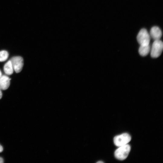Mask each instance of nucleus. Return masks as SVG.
I'll return each instance as SVG.
<instances>
[{
    "mask_svg": "<svg viewBox=\"0 0 163 163\" xmlns=\"http://www.w3.org/2000/svg\"><path fill=\"white\" fill-rule=\"evenodd\" d=\"M131 147L128 144L120 146L114 152V155L117 159L123 160L125 159L128 155Z\"/></svg>",
    "mask_w": 163,
    "mask_h": 163,
    "instance_id": "f257e3e1",
    "label": "nucleus"
},
{
    "mask_svg": "<svg viewBox=\"0 0 163 163\" xmlns=\"http://www.w3.org/2000/svg\"><path fill=\"white\" fill-rule=\"evenodd\" d=\"M13 67L10 60L8 61L4 65V70L6 74L11 75L13 73Z\"/></svg>",
    "mask_w": 163,
    "mask_h": 163,
    "instance_id": "1a4fd4ad",
    "label": "nucleus"
},
{
    "mask_svg": "<svg viewBox=\"0 0 163 163\" xmlns=\"http://www.w3.org/2000/svg\"><path fill=\"white\" fill-rule=\"evenodd\" d=\"M131 140V137L129 134L124 133L114 137L113 142L116 146L120 147L127 144Z\"/></svg>",
    "mask_w": 163,
    "mask_h": 163,
    "instance_id": "20e7f679",
    "label": "nucleus"
},
{
    "mask_svg": "<svg viewBox=\"0 0 163 163\" xmlns=\"http://www.w3.org/2000/svg\"><path fill=\"white\" fill-rule=\"evenodd\" d=\"M104 162L102 161H99L97 162V163H103Z\"/></svg>",
    "mask_w": 163,
    "mask_h": 163,
    "instance_id": "2eb2a0df",
    "label": "nucleus"
},
{
    "mask_svg": "<svg viewBox=\"0 0 163 163\" xmlns=\"http://www.w3.org/2000/svg\"><path fill=\"white\" fill-rule=\"evenodd\" d=\"M137 39L140 45H147L149 44L150 37L147 30L143 28L139 32Z\"/></svg>",
    "mask_w": 163,
    "mask_h": 163,
    "instance_id": "7ed1b4c3",
    "label": "nucleus"
},
{
    "mask_svg": "<svg viewBox=\"0 0 163 163\" xmlns=\"http://www.w3.org/2000/svg\"><path fill=\"white\" fill-rule=\"evenodd\" d=\"M2 76V72L0 70V77Z\"/></svg>",
    "mask_w": 163,
    "mask_h": 163,
    "instance_id": "4468645a",
    "label": "nucleus"
},
{
    "mask_svg": "<svg viewBox=\"0 0 163 163\" xmlns=\"http://www.w3.org/2000/svg\"><path fill=\"white\" fill-rule=\"evenodd\" d=\"M3 161V159L2 158L0 157V163H3L4 162Z\"/></svg>",
    "mask_w": 163,
    "mask_h": 163,
    "instance_id": "f8f14e48",
    "label": "nucleus"
},
{
    "mask_svg": "<svg viewBox=\"0 0 163 163\" xmlns=\"http://www.w3.org/2000/svg\"><path fill=\"white\" fill-rule=\"evenodd\" d=\"M8 52L5 50L0 51V62L5 61L8 58Z\"/></svg>",
    "mask_w": 163,
    "mask_h": 163,
    "instance_id": "9d476101",
    "label": "nucleus"
},
{
    "mask_svg": "<svg viewBox=\"0 0 163 163\" xmlns=\"http://www.w3.org/2000/svg\"><path fill=\"white\" fill-rule=\"evenodd\" d=\"M13 67L16 73L21 71L23 66V59L20 56L13 57L10 60Z\"/></svg>",
    "mask_w": 163,
    "mask_h": 163,
    "instance_id": "39448f33",
    "label": "nucleus"
},
{
    "mask_svg": "<svg viewBox=\"0 0 163 163\" xmlns=\"http://www.w3.org/2000/svg\"><path fill=\"white\" fill-rule=\"evenodd\" d=\"M150 49L149 44L140 45L139 49V52L141 56H145L150 51Z\"/></svg>",
    "mask_w": 163,
    "mask_h": 163,
    "instance_id": "6e6552de",
    "label": "nucleus"
},
{
    "mask_svg": "<svg viewBox=\"0 0 163 163\" xmlns=\"http://www.w3.org/2000/svg\"><path fill=\"white\" fill-rule=\"evenodd\" d=\"M150 37L154 40H160L162 36V32L161 29L158 27H152L150 31Z\"/></svg>",
    "mask_w": 163,
    "mask_h": 163,
    "instance_id": "423d86ee",
    "label": "nucleus"
},
{
    "mask_svg": "<svg viewBox=\"0 0 163 163\" xmlns=\"http://www.w3.org/2000/svg\"><path fill=\"white\" fill-rule=\"evenodd\" d=\"M1 90V89L0 88V99L2 98V93Z\"/></svg>",
    "mask_w": 163,
    "mask_h": 163,
    "instance_id": "ddd939ff",
    "label": "nucleus"
},
{
    "mask_svg": "<svg viewBox=\"0 0 163 163\" xmlns=\"http://www.w3.org/2000/svg\"><path fill=\"white\" fill-rule=\"evenodd\" d=\"M10 84V79L7 76L4 75L0 77V88L5 90L9 87Z\"/></svg>",
    "mask_w": 163,
    "mask_h": 163,
    "instance_id": "0eeeda50",
    "label": "nucleus"
},
{
    "mask_svg": "<svg viewBox=\"0 0 163 163\" xmlns=\"http://www.w3.org/2000/svg\"><path fill=\"white\" fill-rule=\"evenodd\" d=\"M163 49V44L160 40H154L150 49L151 56L153 58L159 57L161 54Z\"/></svg>",
    "mask_w": 163,
    "mask_h": 163,
    "instance_id": "f03ea898",
    "label": "nucleus"
},
{
    "mask_svg": "<svg viewBox=\"0 0 163 163\" xmlns=\"http://www.w3.org/2000/svg\"><path fill=\"white\" fill-rule=\"evenodd\" d=\"M3 150V148L2 146L0 145V152H2Z\"/></svg>",
    "mask_w": 163,
    "mask_h": 163,
    "instance_id": "9b49d317",
    "label": "nucleus"
}]
</instances>
